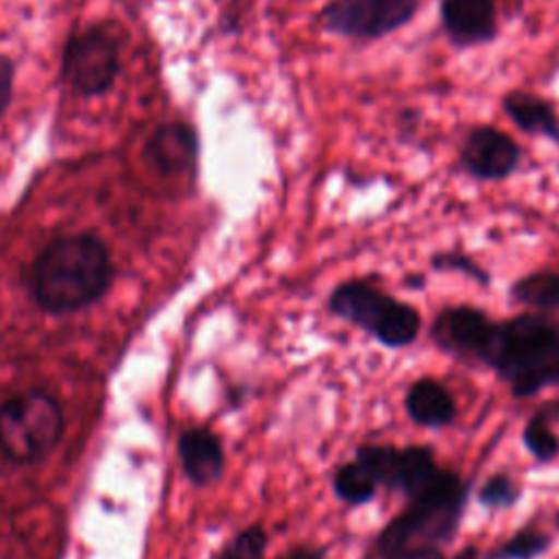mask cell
Wrapping results in <instances>:
<instances>
[{
	"label": "cell",
	"instance_id": "25",
	"mask_svg": "<svg viewBox=\"0 0 559 559\" xmlns=\"http://www.w3.org/2000/svg\"><path fill=\"white\" fill-rule=\"evenodd\" d=\"M386 559H445L443 552L437 546H417V548H408L402 552H395Z\"/></svg>",
	"mask_w": 559,
	"mask_h": 559
},
{
	"label": "cell",
	"instance_id": "28",
	"mask_svg": "<svg viewBox=\"0 0 559 559\" xmlns=\"http://www.w3.org/2000/svg\"><path fill=\"white\" fill-rule=\"evenodd\" d=\"M555 522H557V528H559V513H557V518H555Z\"/></svg>",
	"mask_w": 559,
	"mask_h": 559
},
{
	"label": "cell",
	"instance_id": "20",
	"mask_svg": "<svg viewBox=\"0 0 559 559\" xmlns=\"http://www.w3.org/2000/svg\"><path fill=\"white\" fill-rule=\"evenodd\" d=\"M397 452L400 450L393 448L391 443H362L356 450V461H360L371 472L378 485L393 487Z\"/></svg>",
	"mask_w": 559,
	"mask_h": 559
},
{
	"label": "cell",
	"instance_id": "14",
	"mask_svg": "<svg viewBox=\"0 0 559 559\" xmlns=\"http://www.w3.org/2000/svg\"><path fill=\"white\" fill-rule=\"evenodd\" d=\"M408 417L426 428H441L454 421L456 402L452 393L435 378L415 380L404 397Z\"/></svg>",
	"mask_w": 559,
	"mask_h": 559
},
{
	"label": "cell",
	"instance_id": "1",
	"mask_svg": "<svg viewBox=\"0 0 559 559\" xmlns=\"http://www.w3.org/2000/svg\"><path fill=\"white\" fill-rule=\"evenodd\" d=\"M114 266L107 247L92 234L52 240L35 258L28 284L39 308L52 314L76 312L98 301L111 286Z\"/></svg>",
	"mask_w": 559,
	"mask_h": 559
},
{
	"label": "cell",
	"instance_id": "8",
	"mask_svg": "<svg viewBox=\"0 0 559 559\" xmlns=\"http://www.w3.org/2000/svg\"><path fill=\"white\" fill-rule=\"evenodd\" d=\"M493 321L483 308L472 304H456L441 308L430 323V341L448 356L485 365L496 334Z\"/></svg>",
	"mask_w": 559,
	"mask_h": 559
},
{
	"label": "cell",
	"instance_id": "21",
	"mask_svg": "<svg viewBox=\"0 0 559 559\" xmlns=\"http://www.w3.org/2000/svg\"><path fill=\"white\" fill-rule=\"evenodd\" d=\"M550 548V537L535 528H520L502 546H498L489 559H535Z\"/></svg>",
	"mask_w": 559,
	"mask_h": 559
},
{
	"label": "cell",
	"instance_id": "7",
	"mask_svg": "<svg viewBox=\"0 0 559 559\" xmlns=\"http://www.w3.org/2000/svg\"><path fill=\"white\" fill-rule=\"evenodd\" d=\"M120 70V41L109 26H90L68 39L61 76L83 96L107 92Z\"/></svg>",
	"mask_w": 559,
	"mask_h": 559
},
{
	"label": "cell",
	"instance_id": "10",
	"mask_svg": "<svg viewBox=\"0 0 559 559\" xmlns=\"http://www.w3.org/2000/svg\"><path fill=\"white\" fill-rule=\"evenodd\" d=\"M439 24L456 50L487 46L500 33L498 0H439Z\"/></svg>",
	"mask_w": 559,
	"mask_h": 559
},
{
	"label": "cell",
	"instance_id": "19",
	"mask_svg": "<svg viewBox=\"0 0 559 559\" xmlns=\"http://www.w3.org/2000/svg\"><path fill=\"white\" fill-rule=\"evenodd\" d=\"M548 415L539 408L524 426L522 441L526 450L542 463L552 461L559 454V437L550 430Z\"/></svg>",
	"mask_w": 559,
	"mask_h": 559
},
{
	"label": "cell",
	"instance_id": "3",
	"mask_svg": "<svg viewBox=\"0 0 559 559\" xmlns=\"http://www.w3.org/2000/svg\"><path fill=\"white\" fill-rule=\"evenodd\" d=\"M469 483H463L456 472L445 469L439 483L424 496L395 515L378 535L376 550L382 559L417 548L448 544L456 531L467 502Z\"/></svg>",
	"mask_w": 559,
	"mask_h": 559
},
{
	"label": "cell",
	"instance_id": "11",
	"mask_svg": "<svg viewBox=\"0 0 559 559\" xmlns=\"http://www.w3.org/2000/svg\"><path fill=\"white\" fill-rule=\"evenodd\" d=\"M177 452L183 474L192 485L205 487L221 478L225 467V450L221 437L210 428L197 426L183 430L177 441Z\"/></svg>",
	"mask_w": 559,
	"mask_h": 559
},
{
	"label": "cell",
	"instance_id": "2",
	"mask_svg": "<svg viewBox=\"0 0 559 559\" xmlns=\"http://www.w3.org/2000/svg\"><path fill=\"white\" fill-rule=\"evenodd\" d=\"M485 367L493 369L515 397L559 384V319L520 312L498 321Z\"/></svg>",
	"mask_w": 559,
	"mask_h": 559
},
{
	"label": "cell",
	"instance_id": "15",
	"mask_svg": "<svg viewBox=\"0 0 559 559\" xmlns=\"http://www.w3.org/2000/svg\"><path fill=\"white\" fill-rule=\"evenodd\" d=\"M445 469H441L428 445H406L397 452L395 478L391 489H400L408 500L430 491Z\"/></svg>",
	"mask_w": 559,
	"mask_h": 559
},
{
	"label": "cell",
	"instance_id": "17",
	"mask_svg": "<svg viewBox=\"0 0 559 559\" xmlns=\"http://www.w3.org/2000/svg\"><path fill=\"white\" fill-rule=\"evenodd\" d=\"M332 489L347 504H365L376 496L378 480L360 461L354 459L334 472Z\"/></svg>",
	"mask_w": 559,
	"mask_h": 559
},
{
	"label": "cell",
	"instance_id": "23",
	"mask_svg": "<svg viewBox=\"0 0 559 559\" xmlns=\"http://www.w3.org/2000/svg\"><path fill=\"white\" fill-rule=\"evenodd\" d=\"M266 533L262 526L240 531L214 559H264Z\"/></svg>",
	"mask_w": 559,
	"mask_h": 559
},
{
	"label": "cell",
	"instance_id": "5",
	"mask_svg": "<svg viewBox=\"0 0 559 559\" xmlns=\"http://www.w3.org/2000/svg\"><path fill=\"white\" fill-rule=\"evenodd\" d=\"M63 435L59 402L44 391H26L0 406V452L15 463L50 454Z\"/></svg>",
	"mask_w": 559,
	"mask_h": 559
},
{
	"label": "cell",
	"instance_id": "4",
	"mask_svg": "<svg viewBox=\"0 0 559 559\" xmlns=\"http://www.w3.org/2000/svg\"><path fill=\"white\" fill-rule=\"evenodd\" d=\"M328 308L389 349L413 345L421 330V314L413 304L393 297L365 277L336 284L328 297Z\"/></svg>",
	"mask_w": 559,
	"mask_h": 559
},
{
	"label": "cell",
	"instance_id": "26",
	"mask_svg": "<svg viewBox=\"0 0 559 559\" xmlns=\"http://www.w3.org/2000/svg\"><path fill=\"white\" fill-rule=\"evenodd\" d=\"M277 559H325V552L319 550V548H306L304 546V548H295V550H290V552L277 557Z\"/></svg>",
	"mask_w": 559,
	"mask_h": 559
},
{
	"label": "cell",
	"instance_id": "12",
	"mask_svg": "<svg viewBox=\"0 0 559 559\" xmlns=\"http://www.w3.org/2000/svg\"><path fill=\"white\" fill-rule=\"evenodd\" d=\"M146 155L166 175H181L197 164L199 138L186 122L159 124L146 140Z\"/></svg>",
	"mask_w": 559,
	"mask_h": 559
},
{
	"label": "cell",
	"instance_id": "18",
	"mask_svg": "<svg viewBox=\"0 0 559 559\" xmlns=\"http://www.w3.org/2000/svg\"><path fill=\"white\" fill-rule=\"evenodd\" d=\"M430 269L435 273H459V275L472 280V282H476L478 286H489L491 284L489 271L474 255H469L461 249L435 251L430 255Z\"/></svg>",
	"mask_w": 559,
	"mask_h": 559
},
{
	"label": "cell",
	"instance_id": "27",
	"mask_svg": "<svg viewBox=\"0 0 559 559\" xmlns=\"http://www.w3.org/2000/svg\"><path fill=\"white\" fill-rule=\"evenodd\" d=\"M454 559H478V548L476 546H465L461 552L454 555Z\"/></svg>",
	"mask_w": 559,
	"mask_h": 559
},
{
	"label": "cell",
	"instance_id": "9",
	"mask_svg": "<svg viewBox=\"0 0 559 559\" xmlns=\"http://www.w3.org/2000/svg\"><path fill=\"white\" fill-rule=\"evenodd\" d=\"M522 146L496 124H474L459 148L461 168L476 181H504L522 164Z\"/></svg>",
	"mask_w": 559,
	"mask_h": 559
},
{
	"label": "cell",
	"instance_id": "24",
	"mask_svg": "<svg viewBox=\"0 0 559 559\" xmlns=\"http://www.w3.org/2000/svg\"><path fill=\"white\" fill-rule=\"evenodd\" d=\"M13 81H15V66L7 55H0V120L11 103Z\"/></svg>",
	"mask_w": 559,
	"mask_h": 559
},
{
	"label": "cell",
	"instance_id": "16",
	"mask_svg": "<svg viewBox=\"0 0 559 559\" xmlns=\"http://www.w3.org/2000/svg\"><path fill=\"white\" fill-rule=\"evenodd\" d=\"M509 299L528 312H559V269H537L509 286Z\"/></svg>",
	"mask_w": 559,
	"mask_h": 559
},
{
	"label": "cell",
	"instance_id": "6",
	"mask_svg": "<svg viewBox=\"0 0 559 559\" xmlns=\"http://www.w3.org/2000/svg\"><path fill=\"white\" fill-rule=\"evenodd\" d=\"M419 7L421 0H330L319 13V24L352 41H376L413 22Z\"/></svg>",
	"mask_w": 559,
	"mask_h": 559
},
{
	"label": "cell",
	"instance_id": "13",
	"mask_svg": "<svg viewBox=\"0 0 559 559\" xmlns=\"http://www.w3.org/2000/svg\"><path fill=\"white\" fill-rule=\"evenodd\" d=\"M500 109L522 133L559 144V114L548 98L528 90H509L500 98Z\"/></svg>",
	"mask_w": 559,
	"mask_h": 559
},
{
	"label": "cell",
	"instance_id": "22",
	"mask_svg": "<svg viewBox=\"0 0 559 559\" xmlns=\"http://www.w3.org/2000/svg\"><path fill=\"white\" fill-rule=\"evenodd\" d=\"M478 502L487 509H509L518 502L520 498V489L515 485V480L509 476V474H493L489 476L480 487H478V493H476Z\"/></svg>",
	"mask_w": 559,
	"mask_h": 559
}]
</instances>
